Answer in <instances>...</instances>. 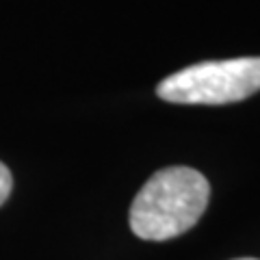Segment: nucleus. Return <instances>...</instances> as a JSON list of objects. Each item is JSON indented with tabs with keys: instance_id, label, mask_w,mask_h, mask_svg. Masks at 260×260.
<instances>
[{
	"instance_id": "nucleus-1",
	"label": "nucleus",
	"mask_w": 260,
	"mask_h": 260,
	"mask_svg": "<svg viewBox=\"0 0 260 260\" xmlns=\"http://www.w3.org/2000/svg\"><path fill=\"white\" fill-rule=\"evenodd\" d=\"M210 184L198 169L165 167L156 172L130 206V228L143 241H169L189 232L204 215Z\"/></svg>"
},
{
	"instance_id": "nucleus-2",
	"label": "nucleus",
	"mask_w": 260,
	"mask_h": 260,
	"mask_svg": "<svg viewBox=\"0 0 260 260\" xmlns=\"http://www.w3.org/2000/svg\"><path fill=\"white\" fill-rule=\"evenodd\" d=\"M256 91H260V56L195 63L156 87L160 100L174 104H230Z\"/></svg>"
},
{
	"instance_id": "nucleus-3",
	"label": "nucleus",
	"mask_w": 260,
	"mask_h": 260,
	"mask_svg": "<svg viewBox=\"0 0 260 260\" xmlns=\"http://www.w3.org/2000/svg\"><path fill=\"white\" fill-rule=\"evenodd\" d=\"M11 186H13V178H11V172L7 169L5 162H0V206L9 200L11 195Z\"/></svg>"
},
{
	"instance_id": "nucleus-4",
	"label": "nucleus",
	"mask_w": 260,
	"mask_h": 260,
	"mask_svg": "<svg viewBox=\"0 0 260 260\" xmlns=\"http://www.w3.org/2000/svg\"><path fill=\"white\" fill-rule=\"evenodd\" d=\"M239 260H258V258H239Z\"/></svg>"
}]
</instances>
